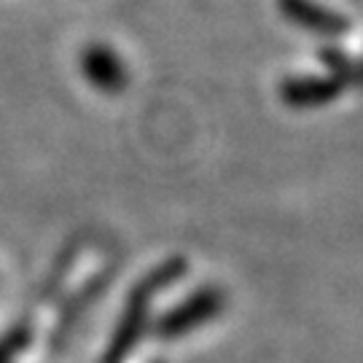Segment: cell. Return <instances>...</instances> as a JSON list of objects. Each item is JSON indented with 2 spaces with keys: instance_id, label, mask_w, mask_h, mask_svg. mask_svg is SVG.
<instances>
[{
  "instance_id": "cell-6",
  "label": "cell",
  "mask_w": 363,
  "mask_h": 363,
  "mask_svg": "<svg viewBox=\"0 0 363 363\" xmlns=\"http://www.w3.org/2000/svg\"><path fill=\"white\" fill-rule=\"evenodd\" d=\"M280 11L286 13L288 22L304 27V30H312L318 35H328V38H339L350 27L342 13L328 11L312 0H280Z\"/></svg>"
},
{
  "instance_id": "cell-4",
  "label": "cell",
  "mask_w": 363,
  "mask_h": 363,
  "mask_svg": "<svg viewBox=\"0 0 363 363\" xmlns=\"http://www.w3.org/2000/svg\"><path fill=\"white\" fill-rule=\"evenodd\" d=\"M108 283H111V272L105 269V272H100L97 277H91L89 283L81 288L76 296H70L65 304H62V310H60V315H57V323H54L49 350L52 352L62 350V345H65L67 339H70V334L76 331L78 320L91 310V304H94L97 298L103 296V291L108 288Z\"/></svg>"
},
{
  "instance_id": "cell-3",
  "label": "cell",
  "mask_w": 363,
  "mask_h": 363,
  "mask_svg": "<svg viewBox=\"0 0 363 363\" xmlns=\"http://www.w3.org/2000/svg\"><path fill=\"white\" fill-rule=\"evenodd\" d=\"M81 73L89 81V86H94L103 94H118L130 84V70L124 65V60L105 43H91L84 49Z\"/></svg>"
},
{
  "instance_id": "cell-1",
  "label": "cell",
  "mask_w": 363,
  "mask_h": 363,
  "mask_svg": "<svg viewBox=\"0 0 363 363\" xmlns=\"http://www.w3.org/2000/svg\"><path fill=\"white\" fill-rule=\"evenodd\" d=\"M186 269H189V264L183 259H167L132 288V294L127 296V304H124V312H121V320H118L116 331L108 342L100 363H124L130 358V352L135 350V345L140 342L145 325H148L151 304H154L156 294L175 286L186 274Z\"/></svg>"
},
{
  "instance_id": "cell-2",
  "label": "cell",
  "mask_w": 363,
  "mask_h": 363,
  "mask_svg": "<svg viewBox=\"0 0 363 363\" xmlns=\"http://www.w3.org/2000/svg\"><path fill=\"white\" fill-rule=\"evenodd\" d=\"M226 307V294L218 286L196 288L191 296H186L181 304H175L154 323V334L159 339H178L191 334L196 328L216 320Z\"/></svg>"
},
{
  "instance_id": "cell-8",
  "label": "cell",
  "mask_w": 363,
  "mask_h": 363,
  "mask_svg": "<svg viewBox=\"0 0 363 363\" xmlns=\"http://www.w3.org/2000/svg\"><path fill=\"white\" fill-rule=\"evenodd\" d=\"M30 342H33V325L27 323V320L11 325L0 337V363H13L30 347Z\"/></svg>"
},
{
  "instance_id": "cell-5",
  "label": "cell",
  "mask_w": 363,
  "mask_h": 363,
  "mask_svg": "<svg viewBox=\"0 0 363 363\" xmlns=\"http://www.w3.org/2000/svg\"><path fill=\"white\" fill-rule=\"evenodd\" d=\"M345 91V86L331 76H291L280 84V97L288 108L307 111V108H320L337 100Z\"/></svg>"
},
{
  "instance_id": "cell-7",
  "label": "cell",
  "mask_w": 363,
  "mask_h": 363,
  "mask_svg": "<svg viewBox=\"0 0 363 363\" xmlns=\"http://www.w3.org/2000/svg\"><path fill=\"white\" fill-rule=\"evenodd\" d=\"M320 62L328 67V73L337 78L339 84L347 86H361L363 89V57H350L339 46H323L320 49Z\"/></svg>"
}]
</instances>
